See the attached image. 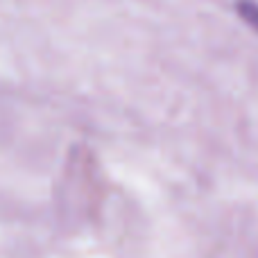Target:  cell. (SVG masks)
Wrapping results in <instances>:
<instances>
[{
	"instance_id": "6da1fadb",
	"label": "cell",
	"mask_w": 258,
	"mask_h": 258,
	"mask_svg": "<svg viewBox=\"0 0 258 258\" xmlns=\"http://www.w3.org/2000/svg\"><path fill=\"white\" fill-rule=\"evenodd\" d=\"M238 14L242 16V21H247L254 30H258V5H254L251 0H240L238 3Z\"/></svg>"
}]
</instances>
